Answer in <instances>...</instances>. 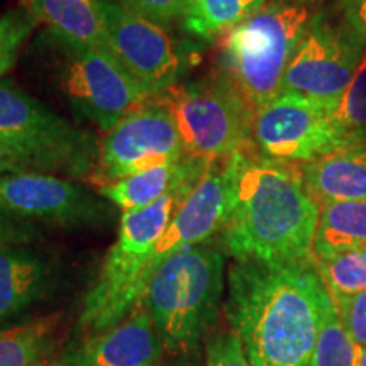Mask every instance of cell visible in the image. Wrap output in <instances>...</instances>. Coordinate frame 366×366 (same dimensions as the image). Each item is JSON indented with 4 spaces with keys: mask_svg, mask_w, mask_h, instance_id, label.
Listing matches in <instances>:
<instances>
[{
    "mask_svg": "<svg viewBox=\"0 0 366 366\" xmlns=\"http://www.w3.org/2000/svg\"><path fill=\"white\" fill-rule=\"evenodd\" d=\"M185 157L172 112L158 100H151L104 132L90 183L95 187L119 182Z\"/></svg>",
    "mask_w": 366,
    "mask_h": 366,
    "instance_id": "11",
    "label": "cell"
},
{
    "mask_svg": "<svg viewBox=\"0 0 366 366\" xmlns=\"http://www.w3.org/2000/svg\"><path fill=\"white\" fill-rule=\"evenodd\" d=\"M205 366H251V363L239 337L229 331L209 341Z\"/></svg>",
    "mask_w": 366,
    "mask_h": 366,
    "instance_id": "29",
    "label": "cell"
},
{
    "mask_svg": "<svg viewBox=\"0 0 366 366\" xmlns=\"http://www.w3.org/2000/svg\"><path fill=\"white\" fill-rule=\"evenodd\" d=\"M334 12L366 46V0H336Z\"/></svg>",
    "mask_w": 366,
    "mask_h": 366,
    "instance_id": "31",
    "label": "cell"
},
{
    "mask_svg": "<svg viewBox=\"0 0 366 366\" xmlns=\"http://www.w3.org/2000/svg\"><path fill=\"white\" fill-rule=\"evenodd\" d=\"M332 299L310 263L234 262L226 314L251 366H309Z\"/></svg>",
    "mask_w": 366,
    "mask_h": 366,
    "instance_id": "1",
    "label": "cell"
},
{
    "mask_svg": "<svg viewBox=\"0 0 366 366\" xmlns=\"http://www.w3.org/2000/svg\"><path fill=\"white\" fill-rule=\"evenodd\" d=\"M56 76L71 109L100 131H109L151 99L105 49L73 44L49 34Z\"/></svg>",
    "mask_w": 366,
    "mask_h": 366,
    "instance_id": "8",
    "label": "cell"
},
{
    "mask_svg": "<svg viewBox=\"0 0 366 366\" xmlns=\"http://www.w3.org/2000/svg\"><path fill=\"white\" fill-rule=\"evenodd\" d=\"M36 24L38 22L26 9L0 17V76L14 66L21 46L33 33Z\"/></svg>",
    "mask_w": 366,
    "mask_h": 366,
    "instance_id": "26",
    "label": "cell"
},
{
    "mask_svg": "<svg viewBox=\"0 0 366 366\" xmlns=\"http://www.w3.org/2000/svg\"><path fill=\"white\" fill-rule=\"evenodd\" d=\"M107 51L157 100L180 84L183 54L164 27L136 16L116 2L99 0Z\"/></svg>",
    "mask_w": 366,
    "mask_h": 366,
    "instance_id": "12",
    "label": "cell"
},
{
    "mask_svg": "<svg viewBox=\"0 0 366 366\" xmlns=\"http://www.w3.org/2000/svg\"><path fill=\"white\" fill-rule=\"evenodd\" d=\"M54 267L29 244L0 246V322L21 315L49 295Z\"/></svg>",
    "mask_w": 366,
    "mask_h": 366,
    "instance_id": "17",
    "label": "cell"
},
{
    "mask_svg": "<svg viewBox=\"0 0 366 366\" xmlns=\"http://www.w3.org/2000/svg\"><path fill=\"white\" fill-rule=\"evenodd\" d=\"M365 49L336 12L320 7L288 63L280 94L337 102L353 80Z\"/></svg>",
    "mask_w": 366,
    "mask_h": 366,
    "instance_id": "10",
    "label": "cell"
},
{
    "mask_svg": "<svg viewBox=\"0 0 366 366\" xmlns=\"http://www.w3.org/2000/svg\"><path fill=\"white\" fill-rule=\"evenodd\" d=\"M332 302L351 340L360 347H366V290Z\"/></svg>",
    "mask_w": 366,
    "mask_h": 366,
    "instance_id": "28",
    "label": "cell"
},
{
    "mask_svg": "<svg viewBox=\"0 0 366 366\" xmlns=\"http://www.w3.org/2000/svg\"><path fill=\"white\" fill-rule=\"evenodd\" d=\"M0 137L19 149L36 172L90 182L97 168L94 134L9 80H0Z\"/></svg>",
    "mask_w": 366,
    "mask_h": 366,
    "instance_id": "6",
    "label": "cell"
},
{
    "mask_svg": "<svg viewBox=\"0 0 366 366\" xmlns=\"http://www.w3.org/2000/svg\"><path fill=\"white\" fill-rule=\"evenodd\" d=\"M0 210L22 221L59 227L95 226L109 217L99 194L71 178L33 170L0 175Z\"/></svg>",
    "mask_w": 366,
    "mask_h": 366,
    "instance_id": "13",
    "label": "cell"
},
{
    "mask_svg": "<svg viewBox=\"0 0 366 366\" xmlns=\"http://www.w3.org/2000/svg\"><path fill=\"white\" fill-rule=\"evenodd\" d=\"M157 100L175 119L187 157L216 162L251 144L254 112L219 71L180 81Z\"/></svg>",
    "mask_w": 366,
    "mask_h": 366,
    "instance_id": "7",
    "label": "cell"
},
{
    "mask_svg": "<svg viewBox=\"0 0 366 366\" xmlns=\"http://www.w3.org/2000/svg\"><path fill=\"white\" fill-rule=\"evenodd\" d=\"M231 210L221 232L234 262L310 263L319 207L300 164L263 158L248 144L227 158Z\"/></svg>",
    "mask_w": 366,
    "mask_h": 366,
    "instance_id": "2",
    "label": "cell"
},
{
    "mask_svg": "<svg viewBox=\"0 0 366 366\" xmlns=\"http://www.w3.org/2000/svg\"><path fill=\"white\" fill-rule=\"evenodd\" d=\"M231 210V175L227 158L210 162L207 170L173 214L170 226L154 249L149 280L164 259L192 246L207 244L221 234Z\"/></svg>",
    "mask_w": 366,
    "mask_h": 366,
    "instance_id": "14",
    "label": "cell"
},
{
    "mask_svg": "<svg viewBox=\"0 0 366 366\" xmlns=\"http://www.w3.org/2000/svg\"><path fill=\"white\" fill-rule=\"evenodd\" d=\"M163 351L151 315L139 304L116 326L90 334L68 351L61 366H157Z\"/></svg>",
    "mask_w": 366,
    "mask_h": 366,
    "instance_id": "15",
    "label": "cell"
},
{
    "mask_svg": "<svg viewBox=\"0 0 366 366\" xmlns=\"http://www.w3.org/2000/svg\"><path fill=\"white\" fill-rule=\"evenodd\" d=\"M192 189H177L148 207L124 212L119 234L85 295L79 329L102 332L141 304L149 283V264L175 210Z\"/></svg>",
    "mask_w": 366,
    "mask_h": 366,
    "instance_id": "5",
    "label": "cell"
},
{
    "mask_svg": "<svg viewBox=\"0 0 366 366\" xmlns=\"http://www.w3.org/2000/svg\"><path fill=\"white\" fill-rule=\"evenodd\" d=\"M187 0H119L127 11L167 29L172 22L182 21Z\"/></svg>",
    "mask_w": 366,
    "mask_h": 366,
    "instance_id": "27",
    "label": "cell"
},
{
    "mask_svg": "<svg viewBox=\"0 0 366 366\" xmlns=\"http://www.w3.org/2000/svg\"><path fill=\"white\" fill-rule=\"evenodd\" d=\"M209 164L207 159L185 157L177 163L159 164L119 182L95 185L94 189L102 199L124 212H134L153 205L177 189H194Z\"/></svg>",
    "mask_w": 366,
    "mask_h": 366,
    "instance_id": "18",
    "label": "cell"
},
{
    "mask_svg": "<svg viewBox=\"0 0 366 366\" xmlns=\"http://www.w3.org/2000/svg\"><path fill=\"white\" fill-rule=\"evenodd\" d=\"M320 7L268 0L219 39V73L253 112L282 92L287 66Z\"/></svg>",
    "mask_w": 366,
    "mask_h": 366,
    "instance_id": "3",
    "label": "cell"
},
{
    "mask_svg": "<svg viewBox=\"0 0 366 366\" xmlns=\"http://www.w3.org/2000/svg\"><path fill=\"white\" fill-rule=\"evenodd\" d=\"M224 277V253L210 244L182 249L159 264L141 304L149 312L164 350L178 355L194 350L216 319Z\"/></svg>",
    "mask_w": 366,
    "mask_h": 366,
    "instance_id": "4",
    "label": "cell"
},
{
    "mask_svg": "<svg viewBox=\"0 0 366 366\" xmlns=\"http://www.w3.org/2000/svg\"><path fill=\"white\" fill-rule=\"evenodd\" d=\"M24 4L36 22L48 26L49 34L107 51L99 0H24Z\"/></svg>",
    "mask_w": 366,
    "mask_h": 366,
    "instance_id": "19",
    "label": "cell"
},
{
    "mask_svg": "<svg viewBox=\"0 0 366 366\" xmlns=\"http://www.w3.org/2000/svg\"><path fill=\"white\" fill-rule=\"evenodd\" d=\"M334 119L350 141L366 139V49L353 80L337 100Z\"/></svg>",
    "mask_w": 366,
    "mask_h": 366,
    "instance_id": "25",
    "label": "cell"
},
{
    "mask_svg": "<svg viewBox=\"0 0 366 366\" xmlns=\"http://www.w3.org/2000/svg\"><path fill=\"white\" fill-rule=\"evenodd\" d=\"M58 315L0 329V366H43L54 346Z\"/></svg>",
    "mask_w": 366,
    "mask_h": 366,
    "instance_id": "22",
    "label": "cell"
},
{
    "mask_svg": "<svg viewBox=\"0 0 366 366\" xmlns=\"http://www.w3.org/2000/svg\"><path fill=\"white\" fill-rule=\"evenodd\" d=\"M268 0H187L183 31L192 38L212 43L262 9Z\"/></svg>",
    "mask_w": 366,
    "mask_h": 366,
    "instance_id": "21",
    "label": "cell"
},
{
    "mask_svg": "<svg viewBox=\"0 0 366 366\" xmlns=\"http://www.w3.org/2000/svg\"><path fill=\"white\" fill-rule=\"evenodd\" d=\"M38 236L33 222L12 217L0 210V246L29 244Z\"/></svg>",
    "mask_w": 366,
    "mask_h": 366,
    "instance_id": "30",
    "label": "cell"
},
{
    "mask_svg": "<svg viewBox=\"0 0 366 366\" xmlns=\"http://www.w3.org/2000/svg\"><path fill=\"white\" fill-rule=\"evenodd\" d=\"M292 2L305 4V6H312V7H324L327 6V4H334L336 0H292Z\"/></svg>",
    "mask_w": 366,
    "mask_h": 366,
    "instance_id": "33",
    "label": "cell"
},
{
    "mask_svg": "<svg viewBox=\"0 0 366 366\" xmlns=\"http://www.w3.org/2000/svg\"><path fill=\"white\" fill-rule=\"evenodd\" d=\"M337 102L280 94L254 112L251 144L263 158L304 164L347 143L334 119Z\"/></svg>",
    "mask_w": 366,
    "mask_h": 366,
    "instance_id": "9",
    "label": "cell"
},
{
    "mask_svg": "<svg viewBox=\"0 0 366 366\" xmlns=\"http://www.w3.org/2000/svg\"><path fill=\"white\" fill-rule=\"evenodd\" d=\"M361 347L342 326L334 302L329 304L309 366H360Z\"/></svg>",
    "mask_w": 366,
    "mask_h": 366,
    "instance_id": "24",
    "label": "cell"
},
{
    "mask_svg": "<svg viewBox=\"0 0 366 366\" xmlns=\"http://www.w3.org/2000/svg\"><path fill=\"white\" fill-rule=\"evenodd\" d=\"M300 173L305 190L319 209L329 204L366 200V139L347 141L300 164Z\"/></svg>",
    "mask_w": 366,
    "mask_h": 366,
    "instance_id": "16",
    "label": "cell"
},
{
    "mask_svg": "<svg viewBox=\"0 0 366 366\" xmlns=\"http://www.w3.org/2000/svg\"><path fill=\"white\" fill-rule=\"evenodd\" d=\"M360 366H366V347H361V356H360Z\"/></svg>",
    "mask_w": 366,
    "mask_h": 366,
    "instance_id": "34",
    "label": "cell"
},
{
    "mask_svg": "<svg viewBox=\"0 0 366 366\" xmlns=\"http://www.w3.org/2000/svg\"><path fill=\"white\" fill-rule=\"evenodd\" d=\"M314 267L332 300L366 290V248L314 258Z\"/></svg>",
    "mask_w": 366,
    "mask_h": 366,
    "instance_id": "23",
    "label": "cell"
},
{
    "mask_svg": "<svg viewBox=\"0 0 366 366\" xmlns=\"http://www.w3.org/2000/svg\"><path fill=\"white\" fill-rule=\"evenodd\" d=\"M360 248H366V200L320 207L312 258Z\"/></svg>",
    "mask_w": 366,
    "mask_h": 366,
    "instance_id": "20",
    "label": "cell"
},
{
    "mask_svg": "<svg viewBox=\"0 0 366 366\" xmlns=\"http://www.w3.org/2000/svg\"><path fill=\"white\" fill-rule=\"evenodd\" d=\"M36 172L33 163L27 159L19 149L0 137V175L17 172Z\"/></svg>",
    "mask_w": 366,
    "mask_h": 366,
    "instance_id": "32",
    "label": "cell"
}]
</instances>
